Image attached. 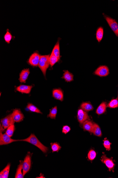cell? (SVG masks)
Instances as JSON below:
<instances>
[{"instance_id": "1", "label": "cell", "mask_w": 118, "mask_h": 178, "mask_svg": "<svg viewBox=\"0 0 118 178\" xmlns=\"http://www.w3.org/2000/svg\"><path fill=\"white\" fill-rule=\"evenodd\" d=\"M20 140L27 142L35 145V146L38 147L44 153H46L48 150V147L43 145L38 140L37 137L35 136V135L33 134H31L28 138Z\"/></svg>"}, {"instance_id": "2", "label": "cell", "mask_w": 118, "mask_h": 178, "mask_svg": "<svg viewBox=\"0 0 118 178\" xmlns=\"http://www.w3.org/2000/svg\"><path fill=\"white\" fill-rule=\"evenodd\" d=\"M49 55L40 56L39 67L43 73L44 76H46L47 69L50 65Z\"/></svg>"}, {"instance_id": "3", "label": "cell", "mask_w": 118, "mask_h": 178, "mask_svg": "<svg viewBox=\"0 0 118 178\" xmlns=\"http://www.w3.org/2000/svg\"><path fill=\"white\" fill-rule=\"evenodd\" d=\"M31 154L29 152L25 157L22 164V172L23 175L25 176L29 171L31 167Z\"/></svg>"}, {"instance_id": "4", "label": "cell", "mask_w": 118, "mask_h": 178, "mask_svg": "<svg viewBox=\"0 0 118 178\" xmlns=\"http://www.w3.org/2000/svg\"><path fill=\"white\" fill-rule=\"evenodd\" d=\"M110 27L117 37H118V23L116 20L107 16H104Z\"/></svg>"}, {"instance_id": "5", "label": "cell", "mask_w": 118, "mask_h": 178, "mask_svg": "<svg viewBox=\"0 0 118 178\" xmlns=\"http://www.w3.org/2000/svg\"><path fill=\"white\" fill-rule=\"evenodd\" d=\"M40 56L38 52H34L32 54L28 59V64L33 67H37L39 64Z\"/></svg>"}, {"instance_id": "6", "label": "cell", "mask_w": 118, "mask_h": 178, "mask_svg": "<svg viewBox=\"0 0 118 178\" xmlns=\"http://www.w3.org/2000/svg\"><path fill=\"white\" fill-rule=\"evenodd\" d=\"M101 160L102 162L105 164L109 171H112L114 172V169L115 167V164L114 163L112 159L107 157L105 154H103L101 157Z\"/></svg>"}, {"instance_id": "7", "label": "cell", "mask_w": 118, "mask_h": 178, "mask_svg": "<svg viewBox=\"0 0 118 178\" xmlns=\"http://www.w3.org/2000/svg\"><path fill=\"white\" fill-rule=\"evenodd\" d=\"M18 140H13L6 133L3 134L2 132L1 131V132H0V145H8V144L13 143V142L18 141Z\"/></svg>"}, {"instance_id": "8", "label": "cell", "mask_w": 118, "mask_h": 178, "mask_svg": "<svg viewBox=\"0 0 118 178\" xmlns=\"http://www.w3.org/2000/svg\"><path fill=\"white\" fill-rule=\"evenodd\" d=\"M15 122L11 114L8 115L1 120V124L4 130L7 129L11 125H14Z\"/></svg>"}, {"instance_id": "9", "label": "cell", "mask_w": 118, "mask_h": 178, "mask_svg": "<svg viewBox=\"0 0 118 178\" xmlns=\"http://www.w3.org/2000/svg\"><path fill=\"white\" fill-rule=\"evenodd\" d=\"M94 74L99 77H106L109 74V68L107 66H100L95 71Z\"/></svg>"}, {"instance_id": "10", "label": "cell", "mask_w": 118, "mask_h": 178, "mask_svg": "<svg viewBox=\"0 0 118 178\" xmlns=\"http://www.w3.org/2000/svg\"><path fill=\"white\" fill-rule=\"evenodd\" d=\"M89 117L87 113L82 109L77 112V118L79 123L82 124L84 122L88 119Z\"/></svg>"}, {"instance_id": "11", "label": "cell", "mask_w": 118, "mask_h": 178, "mask_svg": "<svg viewBox=\"0 0 118 178\" xmlns=\"http://www.w3.org/2000/svg\"><path fill=\"white\" fill-rule=\"evenodd\" d=\"M11 115L13 120L16 122L22 121L24 118V115L19 109H16L13 110Z\"/></svg>"}, {"instance_id": "12", "label": "cell", "mask_w": 118, "mask_h": 178, "mask_svg": "<svg viewBox=\"0 0 118 178\" xmlns=\"http://www.w3.org/2000/svg\"><path fill=\"white\" fill-rule=\"evenodd\" d=\"M30 74L29 69H25L22 70L20 74L19 80L20 82L25 83Z\"/></svg>"}, {"instance_id": "13", "label": "cell", "mask_w": 118, "mask_h": 178, "mask_svg": "<svg viewBox=\"0 0 118 178\" xmlns=\"http://www.w3.org/2000/svg\"><path fill=\"white\" fill-rule=\"evenodd\" d=\"M32 86L21 85L16 88V90L18 92L25 94H29L31 92Z\"/></svg>"}, {"instance_id": "14", "label": "cell", "mask_w": 118, "mask_h": 178, "mask_svg": "<svg viewBox=\"0 0 118 178\" xmlns=\"http://www.w3.org/2000/svg\"><path fill=\"white\" fill-rule=\"evenodd\" d=\"M53 96L55 99L62 101L63 100V94L60 89H54L53 92Z\"/></svg>"}, {"instance_id": "15", "label": "cell", "mask_w": 118, "mask_h": 178, "mask_svg": "<svg viewBox=\"0 0 118 178\" xmlns=\"http://www.w3.org/2000/svg\"><path fill=\"white\" fill-rule=\"evenodd\" d=\"M94 123L91 121L87 120L82 123V127L84 130L92 133Z\"/></svg>"}, {"instance_id": "16", "label": "cell", "mask_w": 118, "mask_h": 178, "mask_svg": "<svg viewBox=\"0 0 118 178\" xmlns=\"http://www.w3.org/2000/svg\"><path fill=\"white\" fill-rule=\"evenodd\" d=\"M107 107V103L105 102H103L101 103L100 105L97 108L96 112L98 115L103 114L106 111Z\"/></svg>"}, {"instance_id": "17", "label": "cell", "mask_w": 118, "mask_h": 178, "mask_svg": "<svg viewBox=\"0 0 118 178\" xmlns=\"http://www.w3.org/2000/svg\"><path fill=\"white\" fill-rule=\"evenodd\" d=\"M64 74L62 78L65 80L67 82H71L73 80L74 76L71 73L69 72L68 70H66L64 71Z\"/></svg>"}, {"instance_id": "18", "label": "cell", "mask_w": 118, "mask_h": 178, "mask_svg": "<svg viewBox=\"0 0 118 178\" xmlns=\"http://www.w3.org/2000/svg\"><path fill=\"white\" fill-rule=\"evenodd\" d=\"M92 133L96 136L99 137H101L102 136V131H101L99 125L96 123H94Z\"/></svg>"}, {"instance_id": "19", "label": "cell", "mask_w": 118, "mask_h": 178, "mask_svg": "<svg viewBox=\"0 0 118 178\" xmlns=\"http://www.w3.org/2000/svg\"><path fill=\"white\" fill-rule=\"evenodd\" d=\"M23 161H20V164L18 166L17 169L15 176V178H23L24 177L23 172H22V170H23Z\"/></svg>"}, {"instance_id": "20", "label": "cell", "mask_w": 118, "mask_h": 178, "mask_svg": "<svg viewBox=\"0 0 118 178\" xmlns=\"http://www.w3.org/2000/svg\"><path fill=\"white\" fill-rule=\"evenodd\" d=\"M54 55L60 59V41L58 40L53 49V52Z\"/></svg>"}, {"instance_id": "21", "label": "cell", "mask_w": 118, "mask_h": 178, "mask_svg": "<svg viewBox=\"0 0 118 178\" xmlns=\"http://www.w3.org/2000/svg\"><path fill=\"white\" fill-rule=\"evenodd\" d=\"M81 108L86 112H88L93 110V107L91 103H83L81 105Z\"/></svg>"}, {"instance_id": "22", "label": "cell", "mask_w": 118, "mask_h": 178, "mask_svg": "<svg viewBox=\"0 0 118 178\" xmlns=\"http://www.w3.org/2000/svg\"><path fill=\"white\" fill-rule=\"evenodd\" d=\"M103 28L102 27L98 29L96 33V38L98 42H100L103 37Z\"/></svg>"}, {"instance_id": "23", "label": "cell", "mask_w": 118, "mask_h": 178, "mask_svg": "<svg viewBox=\"0 0 118 178\" xmlns=\"http://www.w3.org/2000/svg\"><path fill=\"white\" fill-rule=\"evenodd\" d=\"M60 60L57 57L54 55L53 52L50 55L49 58L50 63L51 67H53L57 62Z\"/></svg>"}, {"instance_id": "24", "label": "cell", "mask_w": 118, "mask_h": 178, "mask_svg": "<svg viewBox=\"0 0 118 178\" xmlns=\"http://www.w3.org/2000/svg\"><path fill=\"white\" fill-rule=\"evenodd\" d=\"M27 108L31 112H32L41 113L42 114V113L40 110L37 108L36 106L34 105H33L31 104V103H28Z\"/></svg>"}, {"instance_id": "25", "label": "cell", "mask_w": 118, "mask_h": 178, "mask_svg": "<svg viewBox=\"0 0 118 178\" xmlns=\"http://www.w3.org/2000/svg\"><path fill=\"white\" fill-rule=\"evenodd\" d=\"M57 112V108L56 106L55 107L52 108V109L50 110L49 114L48 115V117L51 119H55L56 118V115Z\"/></svg>"}, {"instance_id": "26", "label": "cell", "mask_w": 118, "mask_h": 178, "mask_svg": "<svg viewBox=\"0 0 118 178\" xmlns=\"http://www.w3.org/2000/svg\"><path fill=\"white\" fill-rule=\"evenodd\" d=\"M13 38L12 35L9 31V30L8 29L6 30V33L4 36V39L5 41L8 44H9L12 39Z\"/></svg>"}, {"instance_id": "27", "label": "cell", "mask_w": 118, "mask_h": 178, "mask_svg": "<svg viewBox=\"0 0 118 178\" xmlns=\"http://www.w3.org/2000/svg\"><path fill=\"white\" fill-rule=\"evenodd\" d=\"M108 107L115 108L118 107V100L117 99H113L107 105Z\"/></svg>"}, {"instance_id": "28", "label": "cell", "mask_w": 118, "mask_h": 178, "mask_svg": "<svg viewBox=\"0 0 118 178\" xmlns=\"http://www.w3.org/2000/svg\"><path fill=\"white\" fill-rule=\"evenodd\" d=\"M51 145L53 152H58L61 148V147L60 146L59 144L57 143H51Z\"/></svg>"}, {"instance_id": "29", "label": "cell", "mask_w": 118, "mask_h": 178, "mask_svg": "<svg viewBox=\"0 0 118 178\" xmlns=\"http://www.w3.org/2000/svg\"><path fill=\"white\" fill-rule=\"evenodd\" d=\"M15 129V127L14 125H12L7 128L6 131V133L11 137L13 135Z\"/></svg>"}, {"instance_id": "30", "label": "cell", "mask_w": 118, "mask_h": 178, "mask_svg": "<svg viewBox=\"0 0 118 178\" xmlns=\"http://www.w3.org/2000/svg\"><path fill=\"white\" fill-rule=\"evenodd\" d=\"M96 152L93 150H91L88 154V157L89 160H93L96 157Z\"/></svg>"}, {"instance_id": "31", "label": "cell", "mask_w": 118, "mask_h": 178, "mask_svg": "<svg viewBox=\"0 0 118 178\" xmlns=\"http://www.w3.org/2000/svg\"><path fill=\"white\" fill-rule=\"evenodd\" d=\"M11 164H8L6 167L3 170L4 175V178H8L9 176Z\"/></svg>"}, {"instance_id": "32", "label": "cell", "mask_w": 118, "mask_h": 178, "mask_svg": "<svg viewBox=\"0 0 118 178\" xmlns=\"http://www.w3.org/2000/svg\"><path fill=\"white\" fill-rule=\"evenodd\" d=\"M103 145L107 150H111V145L112 143L109 141V140H103Z\"/></svg>"}, {"instance_id": "33", "label": "cell", "mask_w": 118, "mask_h": 178, "mask_svg": "<svg viewBox=\"0 0 118 178\" xmlns=\"http://www.w3.org/2000/svg\"><path fill=\"white\" fill-rule=\"evenodd\" d=\"M70 128L68 125H65V126H63V128H62V132L65 134H66L70 131Z\"/></svg>"}, {"instance_id": "34", "label": "cell", "mask_w": 118, "mask_h": 178, "mask_svg": "<svg viewBox=\"0 0 118 178\" xmlns=\"http://www.w3.org/2000/svg\"><path fill=\"white\" fill-rule=\"evenodd\" d=\"M0 178H4V175L3 171H1V172H0Z\"/></svg>"}, {"instance_id": "35", "label": "cell", "mask_w": 118, "mask_h": 178, "mask_svg": "<svg viewBox=\"0 0 118 178\" xmlns=\"http://www.w3.org/2000/svg\"></svg>"}]
</instances>
